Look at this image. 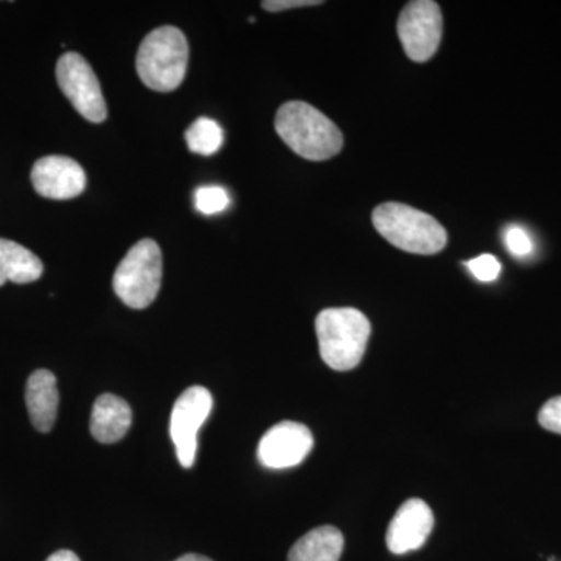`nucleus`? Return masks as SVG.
Segmentation results:
<instances>
[{
    "mask_svg": "<svg viewBox=\"0 0 561 561\" xmlns=\"http://www.w3.org/2000/svg\"><path fill=\"white\" fill-rule=\"evenodd\" d=\"M313 448L312 432L305 424L283 421L265 432L257 446V460L268 470L298 467Z\"/></svg>",
    "mask_w": 561,
    "mask_h": 561,
    "instance_id": "obj_9",
    "label": "nucleus"
},
{
    "mask_svg": "<svg viewBox=\"0 0 561 561\" xmlns=\"http://www.w3.org/2000/svg\"><path fill=\"white\" fill-rule=\"evenodd\" d=\"M434 513L421 500H409L398 508L387 529L386 542L391 553L419 551L434 529Z\"/></svg>",
    "mask_w": 561,
    "mask_h": 561,
    "instance_id": "obj_11",
    "label": "nucleus"
},
{
    "mask_svg": "<svg viewBox=\"0 0 561 561\" xmlns=\"http://www.w3.org/2000/svg\"><path fill=\"white\" fill-rule=\"evenodd\" d=\"M213 394L201 386L190 387L175 401L171 415V437L181 467L191 468L197 456V435L210 411Z\"/></svg>",
    "mask_w": 561,
    "mask_h": 561,
    "instance_id": "obj_8",
    "label": "nucleus"
},
{
    "mask_svg": "<svg viewBox=\"0 0 561 561\" xmlns=\"http://www.w3.org/2000/svg\"><path fill=\"white\" fill-rule=\"evenodd\" d=\"M505 247L511 251L513 256L526 257L534 250L530 236L526 230L519 227H511L504 234Z\"/></svg>",
    "mask_w": 561,
    "mask_h": 561,
    "instance_id": "obj_19",
    "label": "nucleus"
},
{
    "mask_svg": "<svg viewBox=\"0 0 561 561\" xmlns=\"http://www.w3.org/2000/svg\"><path fill=\"white\" fill-rule=\"evenodd\" d=\"M442 32V10L432 0L409 2L398 20V36L412 61L431 60L440 46Z\"/></svg>",
    "mask_w": 561,
    "mask_h": 561,
    "instance_id": "obj_7",
    "label": "nucleus"
},
{
    "mask_svg": "<svg viewBox=\"0 0 561 561\" xmlns=\"http://www.w3.org/2000/svg\"><path fill=\"white\" fill-rule=\"evenodd\" d=\"M343 545L341 530L332 526L317 527L291 546L287 561H339Z\"/></svg>",
    "mask_w": 561,
    "mask_h": 561,
    "instance_id": "obj_15",
    "label": "nucleus"
},
{
    "mask_svg": "<svg viewBox=\"0 0 561 561\" xmlns=\"http://www.w3.org/2000/svg\"><path fill=\"white\" fill-rule=\"evenodd\" d=\"M46 561H80V559L77 557V553H73L72 551H58L51 553L49 559Z\"/></svg>",
    "mask_w": 561,
    "mask_h": 561,
    "instance_id": "obj_22",
    "label": "nucleus"
},
{
    "mask_svg": "<svg viewBox=\"0 0 561 561\" xmlns=\"http://www.w3.org/2000/svg\"><path fill=\"white\" fill-rule=\"evenodd\" d=\"M373 225L397 249L435 254L445 249L448 234L437 219L402 203H383L373 210Z\"/></svg>",
    "mask_w": 561,
    "mask_h": 561,
    "instance_id": "obj_4",
    "label": "nucleus"
},
{
    "mask_svg": "<svg viewBox=\"0 0 561 561\" xmlns=\"http://www.w3.org/2000/svg\"><path fill=\"white\" fill-rule=\"evenodd\" d=\"M57 81L62 94L69 99L80 116L101 124L108 116L101 83L90 62L80 54L68 51L57 62Z\"/></svg>",
    "mask_w": 561,
    "mask_h": 561,
    "instance_id": "obj_6",
    "label": "nucleus"
},
{
    "mask_svg": "<svg viewBox=\"0 0 561 561\" xmlns=\"http://www.w3.org/2000/svg\"><path fill=\"white\" fill-rule=\"evenodd\" d=\"M465 265L471 275L481 283H493L501 275V262L493 254H481L474 260L465 262Z\"/></svg>",
    "mask_w": 561,
    "mask_h": 561,
    "instance_id": "obj_18",
    "label": "nucleus"
},
{
    "mask_svg": "<svg viewBox=\"0 0 561 561\" xmlns=\"http://www.w3.org/2000/svg\"><path fill=\"white\" fill-rule=\"evenodd\" d=\"M25 402L33 427L39 432L51 431L57 421L60 393H58L57 378L49 370H36L28 378L25 387Z\"/></svg>",
    "mask_w": 561,
    "mask_h": 561,
    "instance_id": "obj_12",
    "label": "nucleus"
},
{
    "mask_svg": "<svg viewBox=\"0 0 561 561\" xmlns=\"http://www.w3.org/2000/svg\"><path fill=\"white\" fill-rule=\"evenodd\" d=\"M130 404L116 394L105 393L94 402L91 413V434L95 440L111 445L122 440L130 430Z\"/></svg>",
    "mask_w": 561,
    "mask_h": 561,
    "instance_id": "obj_13",
    "label": "nucleus"
},
{
    "mask_svg": "<svg viewBox=\"0 0 561 561\" xmlns=\"http://www.w3.org/2000/svg\"><path fill=\"white\" fill-rule=\"evenodd\" d=\"M275 128L287 147L305 160H331L343 147L337 125L309 103H284L276 113Z\"/></svg>",
    "mask_w": 561,
    "mask_h": 561,
    "instance_id": "obj_1",
    "label": "nucleus"
},
{
    "mask_svg": "<svg viewBox=\"0 0 561 561\" xmlns=\"http://www.w3.org/2000/svg\"><path fill=\"white\" fill-rule=\"evenodd\" d=\"M538 423L546 431L561 435V397L552 398L542 405L540 413H538Z\"/></svg>",
    "mask_w": 561,
    "mask_h": 561,
    "instance_id": "obj_20",
    "label": "nucleus"
},
{
    "mask_svg": "<svg viewBox=\"0 0 561 561\" xmlns=\"http://www.w3.org/2000/svg\"><path fill=\"white\" fill-rule=\"evenodd\" d=\"M190 61V44L180 28L164 25L140 43L136 70L147 88L172 92L183 83Z\"/></svg>",
    "mask_w": 561,
    "mask_h": 561,
    "instance_id": "obj_3",
    "label": "nucleus"
},
{
    "mask_svg": "<svg viewBox=\"0 0 561 561\" xmlns=\"http://www.w3.org/2000/svg\"><path fill=\"white\" fill-rule=\"evenodd\" d=\"M162 253L151 239H142L131 247L117 265L113 289L124 305L131 309L149 308L160 294Z\"/></svg>",
    "mask_w": 561,
    "mask_h": 561,
    "instance_id": "obj_5",
    "label": "nucleus"
},
{
    "mask_svg": "<svg viewBox=\"0 0 561 561\" xmlns=\"http://www.w3.org/2000/svg\"><path fill=\"white\" fill-rule=\"evenodd\" d=\"M32 184L43 197L51 201H70L79 197L87 187V173L72 158L44 157L32 169Z\"/></svg>",
    "mask_w": 561,
    "mask_h": 561,
    "instance_id": "obj_10",
    "label": "nucleus"
},
{
    "mask_svg": "<svg viewBox=\"0 0 561 561\" xmlns=\"http://www.w3.org/2000/svg\"><path fill=\"white\" fill-rule=\"evenodd\" d=\"M43 262L21 243L0 239V286L35 283L43 276Z\"/></svg>",
    "mask_w": 561,
    "mask_h": 561,
    "instance_id": "obj_14",
    "label": "nucleus"
},
{
    "mask_svg": "<svg viewBox=\"0 0 561 561\" xmlns=\"http://www.w3.org/2000/svg\"><path fill=\"white\" fill-rule=\"evenodd\" d=\"M187 147L192 153L202 154V157H210L224 146V130L216 121L209 117H201L187 128L184 133Z\"/></svg>",
    "mask_w": 561,
    "mask_h": 561,
    "instance_id": "obj_16",
    "label": "nucleus"
},
{
    "mask_svg": "<svg viewBox=\"0 0 561 561\" xmlns=\"http://www.w3.org/2000/svg\"><path fill=\"white\" fill-rule=\"evenodd\" d=\"M320 356L332 370L356 368L367 350L371 324L354 308L324 309L316 320Z\"/></svg>",
    "mask_w": 561,
    "mask_h": 561,
    "instance_id": "obj_2",
    "label": "nucleus"
},
{
    "mask_svg": "<svg viewBox=\"0 0 561 561\" xmlns=\"http://www.w3.org/2000/svg\"><path fill=\"white\" fill-rule=\"evenodd\" d=\"M313 5H321V0H265V2H262L264 10L272 11V13Z\"/></svg>",
    "mask_w": 561,
    "mask_h": 561,
    "instance_id": "obj_21",
    "label": "nucleus"
},
{
    "mask_svg": "<svg viewBox=\"0 0 561 561\" xmlns=\"http://www.w3.org/2000/svg\"><path fill=\"white\" fill-rule=\"evenodd\" d=\"M195 208L203 216H216V214L224 213L230 206V195L227 190L216 184H208V186H201L195 191L194 195Z\"/></svg>",
    "mask_w": 561,
    "mask_h": 561,
    "instance_id": "obj_17",
    "label": "nucleus"
},
{
    "mask_svg": "<svg viewBox=\"0 0 561 561\" xmlns=\"http://www.w3.org/2000/svg\"><path fill=\"white\" fill-rule=\"evenodd\" d=\"M175 561H213L205 556H197V553H187V556L180 557L179 560Z\"/></svg>",
    "mask_w": 561,
    "mask_h": 561,
    "instance_id": "obj_23",
    "label": "nucleus"
}]
</instances>
